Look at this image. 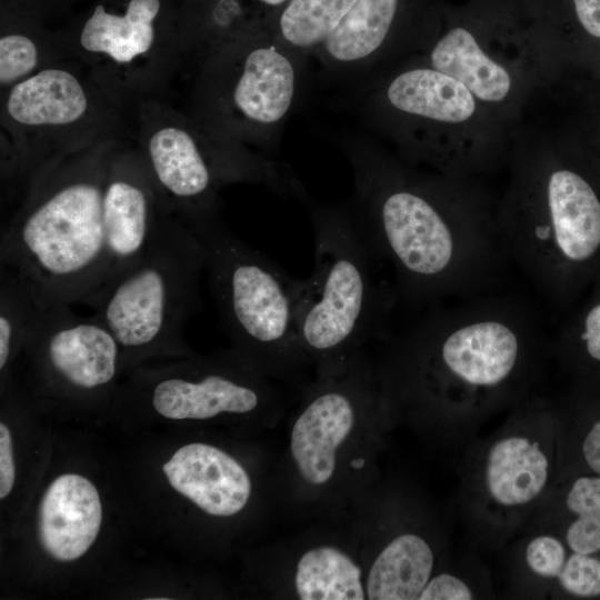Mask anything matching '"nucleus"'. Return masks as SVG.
Wrapping results in <instances>:
<instances>
[{"label": "nucleus", "instance_id": "27", "mask_svg": "<svg viewBox=\"0 0 600 600\" xmlns=\"http://www.w3.org/2000/svg\"><path fill=\"white\" fill-rule=\"evenodd\" d=\"M356 0H289L279 18L278 40L311 58Z\"/></svg>", "mask_w": 600, "mask_h": 600}, {"label": "nucleus", "instance_id": "31", "mask_svg": "<svg viewBox=\"0 0 600 600\" xmlns=\"http://www.w3.org/2000/svg\"><path fill=\"white\" fill-rule=\"evenodd\" d=\"M480 592L462 574L440 572L432 574L419 596V600H468L479 598Z\"/></svg>", "mask_w": 600, "mask_h": 600}, {"label": "nucleus", "instance_id": "10", "mask_svg": "<svg viewBox=\"0 0 600 600\" xmlns=\"http://www.w3.org/2000/svg\"><path fill=\"white\" fill-rule=\"evenodd\" d=\"M418 57L461 81L512 130L543 98L502 0L446 4L438 34Z\"/></svg>", "mask_w": 600, "mask_h": 600}, {"label": "nucleus", "instance_id": "25", "mask_svg": "<svg viewBox=\"0 0 600 600\" xmlns=\"http://www.w3.org/2000/svg\"><path fill=\"white\" fill-rule=\"evenodd\" d=\"M302 600H362L367 598L361 569L344 551L320 546L304 552L294 574Z\"/></svg>", "mask_w": 600, "mask_h": 600}, {"label": "nucleus", "instance_id": "13", "mask_svg": "<svg viewBox=\"0 0 600 600\" xmlns=\"http://www.w3.org/2000/svg\"><path fill=\"white\" fill-rule=\"evenodd\" d=\"M24 348L48 373L77 391L110 384L122 357L118 341L96 314L77 316L70 306L39 309Z\"/></svg>", "mask_w": 600, "mask_h": 600}, {"label": "nucleus", "instance_id": "19", "mask_svg": "<svg viewBox=\"0 0 600 600\" xmlns=\"http://www.w3.org/2000/svg\"><path fill=\"white\" fill-rule=\"evenodd\" d=\"M171 487L210 516L229 517L249 501L252 484L244 468L206 443L178 449L163 466Z\"/></svg>", "mask_w": 600, "mask_h": 600}, {"label": "nucleus", "instance_id": "15", "mask_svg": "<svg viewBox=\"0 0 600 600\" xmlns=\"http://www.w3.org/2000/svg\"><path fill=\"white\" fill-rule=\"evenodd\" d=\"M228 363H200L189 372L163 376L151 390L153 409L168 419H210L249 413L266 400L258 379Z\"/></svg>", "mask_w": 600, "mask_h": 600}, {"label": "nucleus", "instance_id": "32", "mask_svg": "<svg viewBox=\"0 0 600 600\" xmlns=\"http://www.w3.org/2000/svg\"><path fill=\"white\" fill-rule=\"evenodd\" d=\"M14 482L11 433L4 423H0V498L7 497Z\"/></svg>", "mask_w": 600, "mask_h": 600}, {"label": "nucleus", "instance_id": "1", "mask_svg": "<svg viewBox=\"0 0 600 600\" xmlns=\"http://www.w3.org/2000/svg\"><path fill=\"white\" fill-rule=\"evenodd\" d=\"M357 213L371 250L387 262L396 296L426 309L496 291L510 261L497 199L479 178H458L363 147L350 153Z\"/></svg>", "mask_w": 600, "mask_h": 600}, {"label": "nucleus", "instance_id": "4", "mask_svg": "<svg viewBox=\"0 0 600 600\" xmlns=\"http://www.w3.org/2000/svg\"><path fill=\"white\" fill-rule=\"evenodd\" d=\"M113 146L100 142L58 161L2 232L0 267L20 278L40 309L81 303L103 281V192Z\"/></svg>", "mask_w": 600, "mask_h": 600}, {"label": "nucleus", "instance_id": "33", "mask_svg": "<svg viewBox=\"0 0 600 600\" xmlns=\"http://www.w3.org/2000/svg\"><path fill=\"white\" fill-rule=\"evenodd\" d=\"M578 90H586V91H591V92L600 94V83L591 84V86H583L579 88Z\"/></svg>", "mask_w": 600, "mask_h": 600}, {"label": "nucleus", "instance_id": "34", "mask_svg": "<svg viewBox=\"0 0 600 600\" xmlns=\"http://www.w3.org/2000/svg\"><path fill=\"white\" fill-rule=\"evenodd\" d=\"M260 2L267 4V6H280V4H283L286 2H288L289 0H259Z\"/></svg>", "mask_w": 600, "mask_h": 600}, {"label": "nucleus", "instance_id": "21", "mask_svg": "<svg viewBox=\"0 0 600 600\" xmlns=\"http://www.w3.org/2000/svg\"><path fill=\"white\" fill-rule=\"evenodd\" d=\"M520 582L537 594L600 599V556L577 552L554 532L532 527L518 556Z\"/></svg>", "mask_w": 600, "mask_h": 600}, {"label": "nucleus", "instance_id": "17", "mask_svg": "<svg viewBox=\"0 0 600 600\" xmlns=\"http://www.w3.org/2000/svg\"><path fill=\"white\" fill-rule=\"evenodd\" d=\"M92 107L91 93L76 71L48 66L7 89L3 113L16 129L47 133L74 129Z\"/></svg>", "mask_w": 600, "mask_h": 600}, {"label": "nucleus", "instance_id": "30", "mask_svg": "<svg viewBox=\"0 0 600 600\" xmlns=\"http://www.w3.org/2000/svg\"><path fill=\"white\" fill-rule=\"evenodd\" d=\"M41 48L22 33L0 38V84L9 89L41 68Z\"/></svg>", "mask_w": 600, "mask_h": 600}, {"label": "nucleus", "instance_id": "29", "mask_svg": "<svg viewBox=\"0 0 600 600\" xmlns=\"http://www.w3.org/2000/svg\"><path fill=\"white\" fill-rule=\"evenodd\" d=\"M548 103L559 111L554 121L600 176V94L586 90L566 92L551 98Z\"/></svg>", "mask_w": 600, "mask_h": 600}, {"label": "nucleus", "instance_id": "14", "mask_svg": "<svg viewBox=\"0 0 600 600\" xmlns=\"http://www.w3.org/2000/svg\"><path fill=\"white\" fill-rule=\"evenodd\" d=\"M164 213L169 212L141 152L114 143L103 192L107 270L100 287L143 253Z\"/></svg>", "mask_w": 600, "mask_h": 600}, {"label": "nucleus", "instance_id": "11", "mask_svg": "<svg viewBox=\"0 0 600 600\" xmlns=\"http://www.w3.org/2000/svg\"><path fill=\"white\" fill-rule=\"evenodd\" d=\"M543 99L600 83V0H503Z\"/></svg>", "mask_w": 600, "mask_h": 600}, {"label": "nucleus", "instance_id": "16", "mask_svg": "<svg viewBox=\"0 0 600 600\" xmlns=\"http://www.w3.org/2000/svg\"><path fill=\"white\" fill-rule=\"evenodd\" d=\"M356 381L323 387L296 419L290 451L302 479L322 486L333 476L337 451L356 421L359 387Z\"/></svg>", "mask_w": 600, "mask_h": 600}, {"label": "nucleus", "instance_id": "12", "mask_svg": "<svg viewBox=\"0 0 600 600\" xmlns=\"http://www.w3.org/2000/svg\"><path fill=\"white\" fill-rule=\"evenodd\" d=\"M213 106L230 134L272 136L299 90L302 58L280 40L216 48Z\"/></svg>", "mask_w": 600, "mask_h": 600}, {"label": "nucleus", "instance_id": "20", "mask_svg": "<svg viewBox=\"0 0 600 600\" xmlns=\"http://www.w3.org/2000/svg\"><path fill=\"white\" fill-rule=\"evenodd\" d=\"M102 508L96 487L84 477H58L44 492L39 508V538L58 561L83 556L96 540Z\"/></svg>", "mask_w": 600, "mask_h": 600}, {"label": "nucleus", "instance_id": "22", "mask_svg": "<svg viewBox=\"0 0 600 600\" xmlns=\"http://www.w3.org/2000/svg\"><path fill=\"white\" fill-rule=\"evenodd\" d=\"M530 519L532 527L554 532L570 549L600 556V474L561 471Z\"/></svg>", "mask_w": 600, "mask_h": 600}, {"label": "nucleus", "instance_id": "28", "mask_svg": "<svg viewBox=\"0 0 600 600\" xmlns=\"http://www.w3.org/2000/svg\"><path fill=\"white\" fill-rule=\"evenodd\" d=\"M0 369L24 348L39 312L28 288L11 270L0 267Z\"/></svg>", "mask_w": 600, "mask_h": 600}, {"label": "nucleus", "instance_id": "6", "mask_svg": "<svg viewBox=\"0 0 600 600\" xmlns=\"http://www.w3.org/2000/svg\"><path fill=\"white\" fill-rule=\"evenodd\" d=\"M314 263L297 279L296 321L301 347L334 374L350 354L387 328L396 293L378 280L371 250L352 213L311 209Z\"/></svg>", "mask_w": 600, "mask_h": 600}, {"label": "nucleus", "instance_id": "18", "mask_svg": "<svg viewBox=\"0 0 600 600\" xmlns=\"http://www.w3.org/2000/svg\"><path fill=\"white\" fill-rule=\"evenodd\" d=\"M159 11L160 0H130L122 14L98 4L81 29L78 49L92 62L129 77L163 52L157 48Z\"/></svg>", "mask_w": 600, "mask_h": 600}, {"label": "nucleus", "instance_id": "9", "mask_svg": "<svg viewBox=\"0 0 600 600\" xmlns=\"http://www.w3.org/2000/svg\"><path fill=\"white\" fill-rule=\"evenodd\" d=\"M191 229L207 253L206 271L223 329L234 343L271 368L306 354L296 321V283L220 219Z\"/></svg>", "mask_w": 600, "mask_h": 600}, {"label": "nucleus", "instance_id": "2", "mask_svg": "<svg viewBox=\"0 0 600 600\" xmlns=\"http://www.w3.org/2000/svg\"><path fill=\"white\" fill-rule=\"evenodd\" d=\"M399 337L393 392L468 424L528 399L550 343L537 311L497 291L434 304Z\"/></svg>", "mask_w": 600, "mask_h": 600}, {"label": "nucleus", "instance_id": "5", "mask_svg": "<svg viewBox=\"0 0 600 600\" xmlns=\"http://www.w3.org/2000/svg\"><path fill=\"white\" fill-rule=\"evenodd\" d=\"M369 109L409 164L479 179L506 167L514 130L461 81L418 56L374 78Z\"/></svg>", "mask_w": 600, "mask_h": 600}, {"label": "nucleus", "instance_id": "3", "mask_svg": "<svg viewBox=\"0 0 600 600\" xmlns=\"http://www.w3.org/2000/svg\"><path fill=\"white\" fill-rule=\"evenodd\" d=\"M497 199L510 261L556 310L600 272V176L554 120L531 111L514 129Z\"/></svg>", "mask_w": 600, "mask_h": 600}, {"label": "nucleus", "instance_id": "7", "mask_svg": "<svg viewBox=\"0 0 600 600\" xmlns=\"http://www.w3.org/2000/svg\"><path fill=\"white\" fill-rule=\"evenodd\" d=\"M206 263L201 239L164 213L143 253L81 303L110 330L121 356L183 350V330L202 308Z\"/></svg>", "mask_w": 600, "mask_h": 600}, {"label": "nucleus", "instance_id": "26", "mask_svg": "<svg viewBox=\"0 0 600 600\" xmlns=\"http://www.w3.org/2000/svg\"><path fill=\"white\" fill-rule=\"evenodd\" d=\"M563 470L600 474V380L573 382L564 407Z\"/></svg>", "mask_w": 600, "mask_h": 600}, {"label": "nucleus", "instance_id": "23", "mask_svg": "<svg viewBox=\"0 0 600 600\" xmlns=\"http://www.w3.org/2000/svg\"><path fill=\"white\" fill-rule=\"evenodd\" d=\"M434 552L428 540L403 532L387 543L372 562L366 593L371 600H419L433 574Z\"/></svg>", "mask_w": 600, "mask_h": 600}, {"label": "nucleus", "instance_id": "24", "mask_svg": "<svg viewBox=\"0 0 600 600\" xmlns=\"http://www.w3.org/2000/svg\"><path fill=\"white\" fill-rule=\"evenodd\" d=\"M550 351L572 382L600 380V272L579 308L559 327Z\"/></svg>", "mask_w": 600, "mask_h": 600}, {"label": "nucleus", "instance_id": "8", "mask_svg": "<svg viewBox=\"0 0 600 600\" xmlns=\"http://www.w3.org/2000/svg\"><path fill=\"white\" fill-rule=\"evenodd\" d=\"M562 410L528 398L481 446L467 471L466 501L478 534L503 542L530 519L563 463Z\"/></svg>", "mask_w": 600, "mask_h": 600}]
</instances>
